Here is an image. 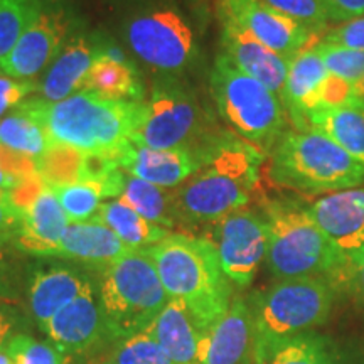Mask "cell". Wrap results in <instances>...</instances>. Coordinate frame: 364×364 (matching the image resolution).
Returning a JSON list of instances; mask_svg holds the SVG:
<instances>
[{
    "mask_svg": "<svg viewBox=\"0 0 364 364\" xmlns=\"http://www.w3.org/2000/svg\"><path fill=\"white\" fill-rule=\"evenodd\" d=\"M265 152L230 132L218 135L206 159L184 184L174 189L179 223L209 225L247 208L260 184Z\"/></svg>",
    "mask_w": 364,
    "mask_h": 364,
    "instance_id": "obj_1",
    "label": "cell"
},
{
    "mask_svg": "<svg viewBox=\"0 0 364 364\" xmlns=\"http://www.w3.org/2000/svg\"><path fill=\"white\" fill-rule=\"evenodd\" d=\"M21 107L43 124L51 145L117 159L132 144L142 118L144 100H112L93 91H80L63 102L31 98Z\"/></svg>",
    "mask_w": 364,
    "mask_h": 364,
    "instance_id": "obj_2",
    "label": "cell"
},
{
    "mask_svg": "<svg viewBox=\"0 0 364 364\" xmlns=\"http://www.w3.org/2000/svg\"><path fill=\"white\" fill-rule=\"evenodd\" d=\"M171 299L184 302L208 332L233 302V284L206 238L171 233L147 248Z\"/></svg>",
    "mask_w": 364,
    "mask_h": 364,
    "instance_id": "obj_3",
    "label": "cell"
},
{
    "mask_svg": "<svg viewBox=\"0 0 364 364\" xmlns=\"http://www.w3.org/2000/svg\"><path fill=\"white\" fill-rule=\"evenodd\" d=\"M268 230L267 265L277 280L351 279V268L314 221L309 208L294 203H270L263 211Z\"/></svg>",
    "mask_w": 364,
    "mask_h": 364,
    "instance_id": "obj_4",
    "label": "cell"
},
{
    "mask_svg": "<svg viewBox=\"0 0 364 364\" xmlns=\"http://www.w3.org/2000/svg\"><path fill=\"white\" fill-rule=\"evenodd\" d=\"M334 285L324 279L277 280L248 300L255 331V364H267L282 344L312 332L329 317Z\"/></svg>",
    "mask_w": 364,
    "mask_h": 364,
    "instance_id": "obj_5",
    "label": "cell"
},
{
    "mask_svg": "<svg viewBox=\"0 0 364 364\" xmlns=\"http://www.w3.org/2000/svg\"><path fill=\"white\" fill-rule=\"evenodd\" d=\"M270 179L280 188L326 196L364 184V164L314 129L287 132L272 150Z\"/></svg>",
    "mask_w": 364,
    "mask_h": 364,
    "instance_id": "obj_6",
    "label": "cell"
},
{
    "mask_svg": "<svg viewBox=\"0 0 364 364\" xmlns=\"http://www.w3.org/2000/svg\"><path fill=\"white\" fill-rule=\"evenodd\" d=\"M107 343L117 344L149 329L171 297L145 250H132L100 272L97 282Z\"/></svg>",
    "mask_w": 364,
    "mask_h": 364,
    "instance_id": "obj_7",
    "label": "cell"
},
{
    "mask_svg": "<svg viewBox=\"0 0 364 364\" xmlns=\"http://www.w3.org/2000/svg\"><path fill=\"white\" fill-rule=\"evenodd\" d=\"M211 95L220 115L241 139L268 152L285 134V107L280 95L238 70L225 54L211 70Z\"/></svg>",
    "mask_w": 364,
    "mask_h": 364,
    "instance_id": "obj_8",
    "label": "cell"
},
{
    "mask_svg": "<svg viewBox=\"0 0 364 364\" xmlns=\"http://www.w3.org/2000/svg\"><path fill=\"white\" fill-rule=\"evenodd\" d=\"M198 100L176 80L154 85L130 142L139 147L201 149L216 139Z\"/></svg>",
    "mask_w": 364,
    "mask_h": 364,
    "instance_id": "obj_9",
    "label": "cell"
},
{
    "mask_svg": "<svg viewBox=\"0 0 364 364\" xmlns=\"http://www.w3.org/2000/svg\"><path fill=\"white\" fill-rule=\"evenodd\" d=\"M125 39L140 61L166 75L184 71L194 59V34L176 9L136 12L127 22Z\"/></svg>",
    "mask_w": 364,
    "mask_h": 364,
    "instance_id": "obj_10",
    "label": "cell"
},
{
    "mask_svg": "<svg viewBox=\"0 0 364 364\" xmlns=\"http://www.w3.org/2000/svg\"><path fill=\"white\" fill-rule=\"evenodd\" d=\"M206 226L203 238L215 247L223 272L231 284L240 289L252 285L268 250L263 213L241 208Z\"/></svg>",
    "mask_w": 364,
    "mask_h": 364,
    "instance_id": "obj_11",
    "label": "cell"
},
{
    "mask_svg": "<svg viewBox=\"0 0 364 364\" xmlns=\"http://www.w3.org/2000/svg\"><path fill=\"white\" fill-rule=\"evenodd\" d=\"M216 14L220 21L241 27L289 61L321 39L306 26L277 12L263 0H216Z\"/></svg>",
    "mask_w": 364,
    "mask_h": 364,
    "instance_id": "obj_12",
    "label": "cell"
},
{
    "mask_svg": "<svg viewBox=\"0 0 364 364\" xmlns=\"http://www.w3.org/2000/svg\"><path fill=\"white\" fill-rule=\"evenodd\" d=\"M68 33L66 14L49 0L41 6L14 46L11 54L0 63V71L16 80L31 81L59 56Z\"/></svg>",
    "mask_w": 364,
    "mask_h": 364,
    "instance_id": "obj_13",
    "label": "cell"
},
{
    "mask_svg": "<svg viewBox=\"0 0 364 364\" xmlns=\"http://www.w3.org/2000/svg\"><path fill=\"white\" fill-rule=\"evenodd\" d=\"M309 213L353 270L364 255V186L321 196Z\"/></svg>",
    "mask_w": 364,
    "mask_h": 364,
    "instance_id": "obj_14",
    "label": "cell"
},
{
    "mask_svg": "<svg viewBox=\"0 0 364 364\" xmlns=\"http://www.w3.org/2000/svg\"><path fill=\"white\" fill-rule=\"evenodd\" d=\"M97 282L83 268L49 263L33 267L26 279L27 309L36 326L44 332L49 321Z\"/></svg>",
    "mask_w": 364,
    "mask_h": 364,
    "instance_id": "obj_15",
    "label": "cell"
},
{
    "mask_svg": "<svg viewBox=\"0 0 364 364\" xmlns=\"http://www.w3.org/2000/svg\"><path fill=\"white\" fill-rule=\"evenodd\" d=\"M209 145L211 142L201 149L157 150L129 144L117 157V162L127 174L161 188L176 189L201 167Z\"/></svg>",
    "mask_w": 364,
    "mask_h": 364,
    "instance_id": "obj_16",
    "label": "cell"
},
{
    "mask_svg": "<svg viewBox=\"0 0 364 364\" xmlns=\"http://www.w3.org/2000/svg\"><path fill=\"white\" fill-rule=\"evenodd\" d=\"M44 334L68 356L88 354L103 344L107 341V332L100 311L97 284L58 312L46 326Z\"/></svg>",
    "mask_w": 364,
    "mask_h": 364,
    "instance_id": "obj_17",
    "label": "cell"
},
{
    "mask_svg": "<svg viewBox=\"0 0 364 364\" xmlns=\"http://www.w3.org/2000/svg\"><path fill=\"white\" fill-rule=\"evenodd\" d=\"M199 364H255V331L248 300L235 297L204 334Z\"/></svg>",
    "mask_w": 364,
    "mask_h": 364,
    "instance_id": "obj_18",
    "label": "cell"
},
{
    "mask_svg": "<svg viewBox=\"0 0 364 364\" xmlns=\"http://www.w3.org/2000/svg\"><path fill=\"white\" fill-rule=\"evenodd\" d=\"M21 228L11 245L22 255L36 258H51L54 248L71 225L59 204L56 193L46 186L36 198L22 208Z\"/></svg>",
    "mask_w": 364,
    "mask_h": 364,
    "instance_id": "obj_19",
    "label": "cell"
},
{
    "mask_svg": "<svg viewBox=\"0 0 364 364\" xmlns=\"http://www.w3.org/2000/svg\"><path fill=\"white\" fill-rule=\"evenodd\" d=\"M220 22L223 48L221 54H225L245 75L258 80L273 93L282 95L287 75H289V59L272 51L260 41L245 33L241 27L226 21Z\"/></svg>",
    "mask_w": 364,
    "mask_h": 364,
    "instance_id": "obj_20",
    "label": "cell"
},
{
    "mask_svg": "<svg viewBox=\"0 0 364 364\" xmlns=\"http://www.w3.org/2000/svg\"><path fill=\"white\" fill-rule=\"evenodd\" d=\"M130 252L132 248L127 247L110 228L97 220H90L71 223L54 248L51 258L75 262L102 272Z\"/></svg>",
    "mask_w": 364,
    "mask_h": 364,
    "instance_id": "obj_21",
    "label": "cell"
},
{
    "mask_svg": "<svg viewBox=\"0 0 364 364\" xmlns=\"http://www.w3.org/2000/svg\"><path fill=\"white\" fill-rule=\"evenodd\" d=\"M327 76L329 73L314 46L290 59L280 98L297 130L304 129L309 113L321 107V91Z\"/></svg>",
    "mask_w": 364,
    "mask_h": 364,
    "instance_id": "obj_22",
    "label": "cell"
},
{
    "mask_svg": "<svg viewBox=\"0 0 364 364\" xmlns=\"http://www.w3.org/2000/svg\"><path fill=\"white\" fill-rule=\"evenodd\" d=\"M145 331L159 341L174 364H199L206 331L184 302L171 299Z\"/></svg>",
    "mask_w": 364,
    "mask_h": 364,
    "instance_id": "obj_23",
    "label": "cell"
},
{
    "mask_svg": "<svg viewBox=\"0 0 364 364\" xmlns=\"http://www.w3.org/2000/svg\"><path fill=\"white\" fill-rule=\"evenodd\" d=\"M97 49L85 38H73L46 71L38 90L46 102H63L85 91V81L93 65Z\"/></svg>",
    "mask_w": 364,
    "mask_h": 364,
    "instance_id": "obj_24",
    "label": "cell"
},
{
    "mask_svg": "<svg viewBox=\"0 0 364 364\" xmlns=\"http://www.w3.org/2000/svg\"><path fill=\"white\" fill-rule=\"evenodd\" d=\"M125 172L117 169L107 176L85 177V179L51 188L66 213L70 223H83L93 220L105 201L120 198L124 193Z\"/></svg>",
    "mask_w": 364,
    "mask_h": 364,
    "instance_id": "obj_25",
    "label": "cell"
},
{
    "mask_svg": "<svg viewBox=\"0 0 364 364\" xmlns=\"http://www.w3.org/2000/svg\"><path fill=\"white\" fill-rule=\"evenodd\" d=\"M85 91L112 100H142L139 76L115 49H98L86 76Z\"/></svg>",
    "mask_w": 364,
    "mask_h": 364,
    "instance_id": "obj_26",
    "label": "cell"
},
{
    "mask_svg": "<svg viewBox=\"0 0 364 364\" xmlns=\"http://www.w3.org/2000/svg\"><path fill=\"white\" fill-rule=\"evenodd\" d=\"M93 220L110 228L113 233L132 250L150 248L171 235V231L166 228L145 220L122 198L105 201Z\"/></svg>",
    "mask_w": 364,
    "mask_h": 364,
    "instance_id": "obj_27",
    "label": "cell"
},
{
    "mask_svg": "<svg viewBox=\"0 0 364 364\" xmlns=\"http://www.w3.org/2000/svg\"><path fill=\"white\" fill-rule=\"evenodd\" d=\"M314 129L334 140L349 156L364 164V113L354 107L317 108L302 130Z\"/></svg>",
    "mask_w": 364,
    "mask_h": 364,
    "instance_id": "obj_28",
    "label": "cell"
},
{
    "mask_svg": "<svg viewBox=\"0 0 364 364\" xmlns=\"http://www.w3.org/2000/svg\"><path fill=\"white\" fill-rule=\"evenodd\" d=\"M120 198L154 225L166 230L179 225L174 206V191L171 193L169 189L150 184L125 172L124 193Z\"/></svg>",
    "mask_w": 364,
    "mask_h": 364,
    "instance_id": "obj_29",
    "label": "cell"
},
{
    "mask_svg": "<svg viewBox=\"0 0 364 364\" xmlns=\"http://www.w3.org/2000/svg\"><path fill=\"white\" fill-rule=\"evenodd\" d=\"M0 145L39 162L51 149V140L38 118L19 107L0 118Z\"/></svg>",
    "mask_w": 364,
    "mask_h": 364,
    "instance_id": "obj_30",
    "label": "cell"
},
{
    "mask_svg": "<svg viewBox=\"0 0 364 364\" xmlns=\"http://www.w3.org/2000/svg\"><path fill=\"white\" fill-rule=\"evenodd\" d=\"M39 6L41 0H0V63L11 54Z\"/></svg>",
    "mask_w": 364,
    "mask_h": 364,
    "instance_id": "obj_31",
    "label": "cell"
},
{
    "mask_svg": "<svg viewBox=\"0 0 364 364\" xmlns=\"http://www.w3.org/2000/svg\"><path fill=\"white\" fill-rule=\"evenodd\" d=\"M107 361L112 364H174L149 331L118 341Z\"/></svg>",
    "mask_w": 364,
    "mask_h": 364,
    "instance_id": "obj_32",
    "label": "cell"
},
{
    "mask_svg": "<svg viewBox=\"0 0 364 364\" xmlns=\"http://www.w3.org/2000/svg\"><path fill=\"white\" fill-rule=\"evenodd\" d=\"M267 364H338L324 341L314 332L282 344Z\"/></svg>",
    "mask_w": 364,
    "mask_h": 364,
    "instance_id": "obj_33",
    "label": "cell"
},
{
    "mask_svg": "<svg viewBox=\"0 0 364 364\" xmlns=\"http://www.w3.org/2000/svg\"><path fill=\"white\" fill-rule=\"evenodd\" d=\"M314 49L321 56L327 73L331 76H338L341 80L349 81V83H358L364 75V53L356 49L343 48L324 43L318 39L314 44Z\"/></svg>",
    "mask_w": 364,
    "mask_h": 364,
    "instance_id": "obj_34",
    "label": "cell"
},
{
    "mask_svg": "<svg viewBox=\"0 0 364 364\" xmlns=\"http://www.w3.org/2000/svg\"><path fill=\"white\" fill-rule=\"evenodd\" d=\"M263 2L277 12L306 26L318 38H322L332 22L329 7L324 0H263Z\"/></svg>",
    "mask_w": 364,
    "mask_h": 364,
    "instance_id": "obj_35",
    "label": "cell"
},
{
    "mask_svg": "<svg viewBox=\"0 0 364 364\" xmlns=\"http://www.w3.org/2000/svg\"><path fill=\"white\" fill-rule=\"evenodd\" d=\"M17 364H68L70 356L58 349L51 341H39L21 332L7 344Z\"/></svg>",
    "mask_w": 364,
    "mask_h": 364,
    "instance_id": "obj_36",
    "label": "cell"
},
{
    "mask_svg": "<svg viewBox=\"0 0 364 364\" xmlns=\"http://www.w3.org/2000/svg\"><path fill=\"white\" fill-rule=\"evenodd\" d=\"M17 255L22 253L0 238V300L4 302H16L22 292V267Z\"/></svg>",
    "mask_w": 364,
    "mask_h": 364,
    "instance_id": "obj_37",
    "label": "cell"
},
{
    "mask_svg": "<svg viewBox=\"0 0 364 364\" xmlns=\"http://www.w3.org/2000/svg\"><path fill=\"white\" fill-rule=\"evenodd\" d=\"M39 164L0 145V191H12L27 177L38 174Z\"/></svg>",
    "mask_w": 364,
    "mask_h": 364,
    "instance_id": "obj_38",
    "label": "cell"
},
{
    "mask_svg": "<svg viewBox=\"0 0 364 364\" xmlns=\"http://www.w3.org/2000/svg\"><path fill=\"white\" fill-rule=\"evenodd\" d=\"M321 41L364 53V16L339 22L322 34Z\"/></svg>",
    "mask_w": 364,
    "mask_h": 364,
    "instance_id": "obj_39",
    "label": "cell"
},
{
    "mask_svg": "<svg viewBox=\"0 0 364 364\" xmlns=\"http://www.w3.org/2000/svg\"><path fill=\"white\" fill-rule=\"evenodd\" d=\"M36 90L38 86L33 81L16 80L7 76L6 73H0V118L19 108Z\"/></svg>",
    "mask_w": 364,
    "mask_h": 364,
    "instance_id": "obj_40",
    "label": "cell"
},
{
    "mask_svg": "<svg viewBox=\"0 0 364 364\" xmlns=\"http://www.w3.org/2000/svg\"><path fill=\"white\" fill-rule=\"evenodd\" d=\"M354 107V85L341 80L338 76H327L321 91V107L318 108H341Z\"/></svg>",
    "mask_w": 364,
    "mask_h": 364,
    "instance_id": "obj_41",
    "label": "cell"
},
{
    "mask_svg": "<svg viewBox=\"0 0 364 364\" xmlns=\"http://www.w3.org/2000/svg\"><path fill=\"white\" fill-rule=\"evenodd\" d=\"M27 326L24 314L12 302L0 300V348L7 346Z\"/></svg>",
    "mask_w": 364,
    "mask_h": 364,
    "instance_id": "obj_42",
    "label": "cell"
},
{
    "mask_svg": "<svg viewBox=\"0 0 364 364\" xmlns=\"http://www.w3.org/2000/svg\"><path fill=\"white\" fill-rule=\"evenodd\" d=\"M21 228V215L14 206L9 191H0V238L11 243Z\"/></svg>",
    "mask_w": 364,
    "mask_h": 364,
    "instance_id": "obj_43",
    "label": "cell"
},
{
    "mask_svg": "<svg viewBox=\"0 0 364 364\" xmlns=\"http://www.w3.org/2000/svg\"><path fill=\"white\" fill-rule=\"evenodd\" d=\"M329 7L332 22H344L364 16V0H324Z\"/></svg>",
    "mask_w": 364,
    "mask_h": 364,
    "instance_id": "obj_44",
    "label": "cell"
},
{
    "mask_svg": "<svg viewBox=\"0 0 364 364\" xmlns=\"http://www.w3.org/2000/svg\"><path fill=\"white\" fill-rule=\"evenodd\" d=\"M351 282L354 285V290H356L358 297L364 304V255L359 260L354 263L351 270Z\"/></svg>",
    "mask_w": 364,
    "mask_h": 364,
    "instance_id": "obj_45",
    "label": "cell"
},
{
    "mask_svg": "<svg viewBox=\"0 0 364 364\" xmlns=\"http://www.w3.org/2000/svg\"><path fill=\"white\" fill-rule=\"evenodd\" d=\"M354 108L358 110L364 108V75L358 83H354Z\"/></svg>",
    "mask_w": 364,
    "mask_h": 364,
    "instance_id": "obj_46",
    "label": "cell"
},
{
    "mask_svg": "<svg viewBox=\"0 0 364 364\" xmlns=\"http://www.w3.org/2000/svg\"><path fill=\"white\" fill-rule=\"evenodd\" d=\"M12 363H14V358L11 354V349H9V346L0 348V364H12Z\"/></svg>",
    "mask_w": 364,
    "mask_h": 364,
    "instance_id": "obj_47",
    "label": "cell"
},
{
    "mask_svg": "<svg viewBox=\"0 0 364 364\" xmlns=\"http://www.w3.org/2000/svg\"><path fill=\"white\" fill-rule=\"evenodd\" d=\"M103 364H112V363H110V361H105Z\"/></svg>",
    "mask_w": 364,
    "mask_h": 364,
    "instance_id": "obj_48",
    "label": "cell"
},
{
    "mask_svg": "<svg viewBox=\"0 0 364 364\" xmlns=\"http://www.w3.org/2000/svg\"><path fill=\"white\" fill-rule=\"evenodd\" d=\"M12 364H17V363H16V361H14V363H12Z\"/></svg>",
    "mask_w": 364,
    "mask_h": 364,
    "instance_id": "obj_49",
    "label": "cell"
},
{
    "mask_svg": "<svg viewBox=\"0 0 364 364\" xmlns=\"http://www.w3.org/2000/svg\"><path fill=\"white\" fill-rule=\"evenodd\" d=\"M361 112H363V113H364V108H363V110H361Z\"/></svg>",
    "mask_w": 364,
    "mask_h": 364,
    "instance_id": "obj_50",
    "label": "cell"
}]
</instances>
